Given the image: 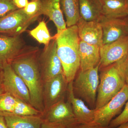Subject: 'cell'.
Masks as SVG:
<instances>
[{"mask_svg": "<svg viewBox=\"0 0 128 128\" xmlns=\"http://www.w3.org/2000/svg\"><path fill=\"white\" fill-rule=\"evenodd\" d=\"M40 14L41 16H47L54 23L57 28V34L67 28L61 8L60 0H41Z\"/></svg>", "mask_w": 128, "mask_h": 128, "instance_id": "cell-16", "label": "cell"}, {"mask_svg": "<svg viewBox=\"0 0 128 128\" xmlns=\"http://www.w3.org/2000/svg\"><path fill=\"white\" fill-rule=\"evenodd\" d=\"M18 99L8 92L0 96V115L4 116L12 113Z\"/></svg>", "mask_w": 128, "mask_h": 128, "instance_id": "cell-24", "label": "cell"}, {"mask_svg": "<svg viewBox=\"0 0 128 128\" xmlns=\"http://www.w3.org/2000/svg\"><path fill=\"white\" fill-rule=\"evenodd\" d=\"M38 17L28 16L23 9H16L0 18V34L20 35Z\"/></svg>", "mask_w": 128, "mask_h": 128, "instance_id": "cell-7", "label": "cell"}, {"mask_svg": "<svg viewBox=\"0 0 128 128\" xmlns=\"http://www.w3.org/2000/svg\"><path fill=\"white\" fill-rule=\"evenodd\" d=\"M14 5L18 9H23L28 3V0H13Z\"/></svg>", "mask_w": 128, "mask_h": 128, "instance_id": "cell-28", "label": "cell"}, {"mask_svg": "<svg viewBox=\"0 0 128 128\" xmlns=\"http://www.w3.org/2000/svg\"><path fill=\"white\" fill-rule=\"evenodd\" d=\"M124 71L126 84L128 86V54L124 57Z\"/></svg>", "mask_w": 128, "mask_h": 128, "instance_id": "cell-29", "label": "cell"}, {"mask_svg": "<svg viewBox=\"0 0 128 128\" xmlns=\"http://www.w3.org/2000/svg\"><path fill=\"white\" fill-rule=\"evenodd\" d=\"M103 33V45L116 41L128 35V20L102 16L99 20Z\"/></svg>", "mask_w": 128, "mask_h": 128, "instance_id": "cell-13", "label": "cell"}, {"mask_svg": "<svg viewBox=\"0 0 128 128\" xmlns=\"http://www.w3.org/2000/svg\"><path fill=\"white\" fill-rule=\"evenodd\" d=\"M42 117L44 122L60 124L65 128H80L82 125L76 120L68 100H63L53 105L43 114Z\"/></svg>", "mask_w": 128, "mask_h": 128, "instance_id": "cell-6", "label": "cell"}, {"mask_svg": "<svg viewBox=\"0 0 128 128\" xmlns=\"http://www.w3.org/2000/svg\"><path fill=\"white\" fill-rule=\"evenodd\" d=\"M2 70H0V83L2 84Z\"/></svg>", "mask_w": 128, "mask_h": 128, "instance_id": "cell-35", "label": "cell"}, {"mask_svg": "<svg viewBox=\"0 0 128 128\" xmlns=\"http://www.w3.org/2000/svg\"><path fill=\"white\" fill-rule=\"evenodd\" d=\"M128 100V86L126 84L114 97L103 107L96 110L94 122L108 127L112 120L119 114Z\"/></svg>", "mask_w": 128, "mask_h": 128, "instance_id": "cell-8", "label": "cell"}, {"mask_svg": "<svg viewBox=\"0 0 128 128\" xmlns=\"http://www.w3.org/2000/svg\"><path fill=\"white\" fill-rule=\"evenodd\" d=\"M8 115L22 116H38L42 115V114L29 104L18 98L14 110L12 113Z\"/></svg>", "mask_w": 128, "mask_h": 128, "instance_id": "cell-23", "label": "cell"}, {"mask_svg": "<svg viewBox=\"0 0 128 128\" xmlns=\"http://www.w3.org/2000/svg\"><path fill=\"white\" fill-rule=\"evenodd\" d=\"M124 57L102 68L99 75L96 110L107 104L126 84L124 71Z\"/></svg>", "mask_w": 128, "mask_h": 128, "instance_id": "cell-3", "label": "cell"}, {"mask_svg": "<svg viewBox=\"0 0 128 128\" xmlns=\"http://www.w3.org/2000/svg\"><path fill=\"white\" fill-rule=\"evenodd\" d=\"M55 36L57 54L62 64L64 76L69 83L73 80L80 68V40L77 25L67 28Z\"/></svg>", "mask_w": 128, "mask_h": 128, "instance_id": "cell-2", "label": "cell"}, {"mask_svg": "<svg viewBox=\"0 0 128 128\" xmlns=\"http://www.w3.org/2000/svg\"><path fill=\"white\" fill-rule=\"evenodd\" d=\"M61 8L68 27L76 25L80 20L79 0H60Z\"/></svg>", "mask_w": 128, "mask_h": 128, "instance_id": "cell-21", "label": "cell"}, {"mask_svg": "<svg viewBox=\"0 0 128 128\" xmlns=\"http://www.w3.org/2000/svg\"><path fill=\"white\" fill-rule=\"evenodd\" d=\"M80 128H109L108 127H104L93 122L89 124L82 125Z\"/></svg>", "mask_w": 128, "mask_h": 128, "instance_id": "cell-31", "label": "cell"}, {"mask_svg": "<svg viewBox=\"0 0 128 128\" xmlns=\"http://www.w3.org/2000/svg\"><path fill=\"white\" fill-rule=\"evenodd\" d=\"M79 52L80 69L82 71L94 68L100 64V57L99 47L80 40Z\"/></svg>", "mask_w": 128, "mask_h": 128, "instance_id": "cell-17", "label": "cell"}, {"mask_svg": "<svg viewBox=\"0 0 128 128\" xmlns=\"http://www.w3.org/2000/svg\"><path fill=\"white\" fill-rule=\"evenodd\" d=\"M80 16L85 20L98 21L102 14V0H79Z\"/></svg>", "mask_w": 128, "mask_h": 128, "instance_id": "cell-19", "label": "cell"}, {"mask_svg": "<svg viewBox=\"0 0 128 128\" xmlns=\"http://www.w3.org/2000/svg\"><path fill=\"white\" fill-rule=\"evenodd\" d=\"M17 9L13 0H0V18Z\"/></svg>", "mask_w": 128, "mask_h": 128, "instance_id": "cell-27", "label": "cell"}, {"mask_svg": "<svg viewBox=\"0 0 128 128\" xmlns=\"http://www.w3.org/2000/svg\"><path fill=\"white\" fill-rule=\"evenodd\" d=\"M125 105L123 111L111 121L108 126L109 128H116L122 124L128 122V100Z\"/></svg>", "mask_w": 128, "mask_h": 128, "instance_id": "cell-26", "label": "cell"}, {"mask_svg": "<svg viewBox=\"0 0 128 128\" xmlns=\"http://www.w3.org/2000/svg\"><path fill=\"white\" fill-rule=\"evenodd\" d=\"M73 82L68 83L67 88V99L71 104L73 113L76 120L81 125L89 124L94 122L96 109H91L82 99L74 95Z\"/></svg>", "mask_w": 128, "mask_h": 128, "instance_id": "cell-15", "label": "cell"}, {"mask_svg": "<svg viewBox=\"0 0 128 128\" xmlns=\"http://www.w3.org/2000/svg\"><path fill=\"white\" fill-rule=\"evenodd\" d=\"M80 40L101 48L103 45V33L98 21H87L80 18L77 24Z\"/></svg>", "mask_w": 128, "mask_h": 128, "instance_id": "cell-14", "label": "cell"}, {"mask_svg": "<svg viewBox=\"0 0 128 128\" xmlns=\"http://www.w3.org/2000/svg\"><path fill=\"white\" fill-rule=\"evenodd\" d=\"M6 92V90L4 86L2 84L0 83V96L4 94Z\"/></svg>", "mask_w": 128, "mask_h": 128, "instance_id": "cell-33", "label": "cell"}, {"mask_svg": "<svg viewBox=\"0 0 128 128\" xmlns=\"http://www.w3.org/2000/svg\"><path fill=\"white\" fill-rule=\"evenodd\" d=\"M2 71V84L6 92L31 105L29 90L22 79L14 71L11 64L6 65Z\"/></svg>", "mask_w": 128, "mask_h": 128, "instance_id": "cell-10", "label": "cell"}, {"mask_svg": "<svg viewBox=\"0 0 128 128\" xmlns=\"http://www.w3.org/2000/svg\"><path fill=\"white\" fill-rule=\"evenodd\" d=\"M4 117L8 128H40L44 121L42 115H7Z\"/></svg>", "mask_w": 128, "mask_h": 128, "instance_id": "cell-18", "label": "cell"}, {"mask_svg": "<svg viewBox=\"0 0 128 128\" xmlns=\"http://www.w3.org/2000/svg\"><path fill=\"white\" fill-rule=\"evenodd\" d=\"M128 54V35L100 48L99 69L119 61Z\"/></svg>", "mask_w": 128, "mask_h": 128, "instance_id": "cell-12", "label": "cell"}, {"mask_svg": "<svg viewBox=\"0 0 128 128\" xmlns=\"http://www.w3.org/2000/svg\"><path fill=\"white\" fill-rule=\"evenodd\" d=\"M20 35L11 36L0 34V70L12 61L26 48Z\"/></svg>", "mask_w": 128, "mask_h": 128, "instance_id": "cell-11", "label": "cell"}, {"mask_svg": "<svg viewBox=\"0 0 128 128\" xmlns=\"http://www.w3.org/2000/svg\"><path fill=\"white\" fill-rule=\"evenodd\" d=\"M41 7V0H31L23 8L25 14L30 17L38 16Z\"/></svg>", "mask_w": 128, "mask_h": 128, "instance_id": "cell-25", "label": "cell"}, {"mask_svg": "<svg viewBox=\"0 0 128 128\" xmlns=\"http://www.w3.org/2000/svg\"><path fill=\"white\" fill-rule=\"evenodd\" d=\"M99 65L84 71H80L73 82L74 95L95 109L99 83Z\"/></svg>", "mask_w": 128, "mask_h": 128, "instance_id": "cell-4", "label": "cell"}, {"mask_svg": "<svg viewBox=\"0 0 128 128\" xmlns=\"http://www.w3.org/2000/svg\"><path fill=\"white\" fill-rule=\"evenodd\" d=\"M116 128H128V122L122 124Z\"/></svg>", "mask_w": 128, "mask_h": 128, "instance_id": "cell-34", "label": "cell"}, {"mask_svg": "<svg viewBox=\"0 0 128 128\" xmlns=\"http://www.w3.org/2000/svg\"><path fill=\"white\" fill-rule=\"evenodd\" d=\"M68 84L64 73L44 82L43 99L44 112L53 105L64 100Z\"/></svg>", "mask_w": 128, "mask_h": 128, "instance_id": "cell-9", "label": "cell"}, {"mask_svg": "<svg viewBox=\"0 0 128 128\" xmlns=\"http://www.w3.org/2000/svg\"><path fill=\"white\" fill-rule=\"evenodd\" d=\"M102 14L110 18H123L128 16V0H102Z\"/></svg>", "mask_w": 128, "mask_h": 128, "instance_id": "cell-20", "label": "cell"}, {"mask_svg": "<svg viewBox=\"0 0 128 128\" xmlns=\"http://www.w3.org/2000/svg\"></svg>", "mask_w": 128, "mask_h": 128, "instance_id": "cell-36", "label": "cell"}, {"mask_svg": "<svg viewBox=\"0 0 128 128\" xmlns=\"http://www.w3.org/2000/svg\"><path fill=\"white\" fill-rule=\"evenodd\" d=\"M39 54V48L37 47L26 48L11 65L29 90L30 104L43 114L44 112L43 99L44 82L38 63Z\"/></svg>", "mask_w": 128, "mask_h": 128, "instance_id": "cell-1", "label": "cell"}, {"mask_svg": "<svg viewBox=\"0 0 128 128\" xmlns=\"http://www.w3.org/2000/svg\"><path fill=\"white\" fill-rule=\"evenodd\" d=\"M40 128H65L64 126L58 124L48 123L44 121Z\"/></svg>", "mask_w": 128, "mask_h": 128, "instance_id": "cell-30", "label": "cell"}, {"mask_svg": "<svg viewBox=\"0 0 128 128\" xmlns=\"http://www.w3.org/2000/svg\"><path fill=\"white\" fill-rule=\"evenodd\" d=\"M29 34L39 43L45 46L48 45L54 38V36L50 35L46 22L43 20L40 22L36 28L29 31Z\"/></svg>", "mask_w": 128, "mask_h": 128, "instance_id": "cell-22", "label": "cell"}, {"mask_svg": "<svg viewBox=\"0 0 128 128\" xmlns=\"http://www.w3.org/2000/svg\"><path fill=\"white\" fill-rule=\"evenodd\" d=\"M0 128H8L4 117L1 115H0Z\"/></svg>", "mask_w": 128, "mask_h": 128, "instance_id": "cell-32", "label": "cell"}, {"mask_svg": "<svg viewBox=\"0 0 128 128\" xmlns=\"http://www.w3.org/2000/svg\"><path fill=\"white\" fill-rule=\"evenodd\" d=\"M38 63L44 82L56 76L64 73L63 68L57 53L55 36L43 50L40 53Z\"/></svg>", "mask_w": 128, "mask_h": 128, "instance_id": "cell-5", "label": "cell"}]
</instances>
